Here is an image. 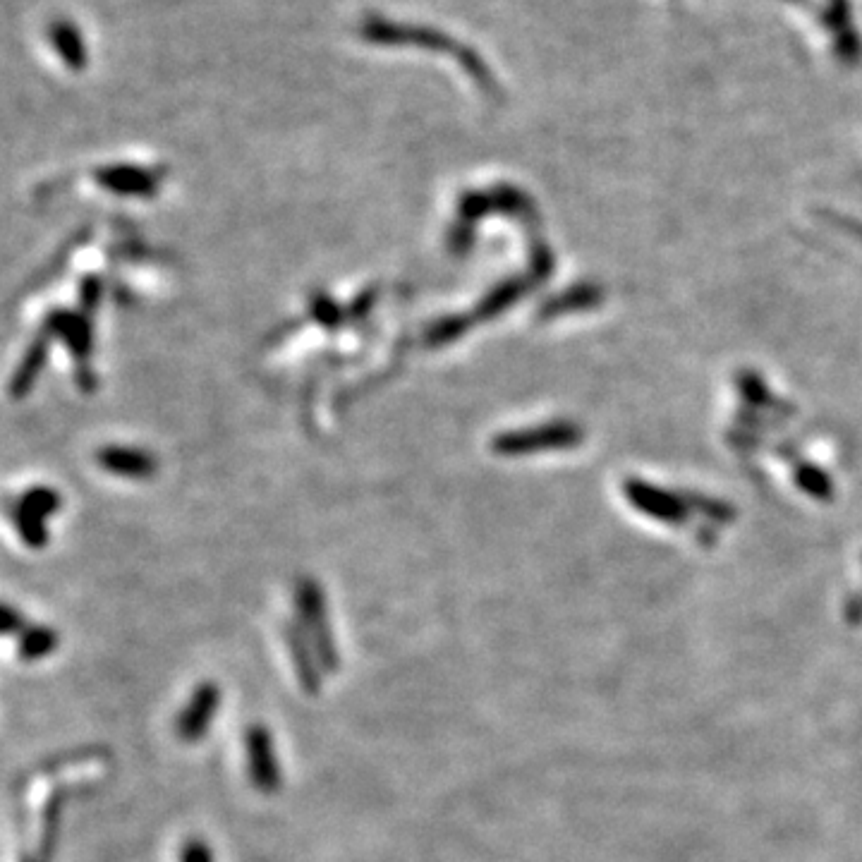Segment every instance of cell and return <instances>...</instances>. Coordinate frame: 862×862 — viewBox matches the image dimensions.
Instances as JSON below:
<instances>
[{"label":"cell","instance_id":"cell-1","mask_svg":"<svg viewBox=\"0 0 862 862\" xmlns=\"http://www.w3.org/2000/svg\"><path fill=\"white\" fill-rule=\"evenodd\" d=\"M106 755L101 752H80L68 755L53 764H44L24 783L22 805L34 827V846L44 862L53 851V839L58 831V812L63 807L65 791L77 783H91L106 772Z\"/></svg>","mask_w":862,"mask_h":862},{"label":"cell","instance_id":"cell-2","mask_svg":"<svg viewBox=\"0 0 862 862\" xmlns=\"http://www.w3.org/2000/svg\"><path fill=\"white\" fill-rule=\"evenodd\" d=\"M362 41L372 46L384 48H422L429 53H451L455 60H460L465 51V44L455 41L451 34L441 32V29L429 27V24L415 22H396L381 15H367L357 27Z\"/></svg>","mask_w":862,"mask_h":862},{"label":"cell","instance_id":"cell-3","mask_svg":"<svg viewBox=\"0 0 862 862\" xmlns=\"http://www.w3.org/2000/svg\"><path fill=\"white\" fill-rule=\"evenodd\" d=\"M58 506V494H53L51 489H34L24 496L15 513L17 530L22 532L24 542L29 546H41L46 542V530L44 525H41V520H44L48 513L56 511Z\"/></svg>","mask_w":862,"mask_h":862},{"label":"cell","instance_id":"cell-4","mask_svg":"<svg viewBox=\"0 0 862 862\" xmlns=\"http://www.w3.org/2000/svg\"><path fill=\"white\" fill-rule=\"evenodd\" d=\"M48 44L53 46V51L58 53V58L63 60L65 68L82 72L89 65V51L84 44V36L77 24L70 20H53L48 24Z\"/></svg>","mask_w":862,"mask_h":862},{"label":"cell","instance_id":"cell-5","mask_svg":"<svg viewBox=\"0 0 862 862\" xmlns=\"http://www.w3.org/2000/svg\"><path fill=\"white\" fill-rule=\"evenodd\" d=\"M96 180L108 190L120 194H154L159 187L161 173L139 166H108L96 171Z\"/></svg>","mask_w":862,"mask_h":862},{"label":"cell","instance_id":"cell-6","mask_svg":"<svg viewBox=\"0 0 862 862\" xmlns=\"http://www.w3.org/2000/svg\"><path fill=\"white\" fill-rule=\"evenodd\" d=\"M273 745L271 736L261 726H254L247 733V752H250L252 762V781L257 783L261 791H273L278 786V767L273 760Z\"/></svg>","mask_w":862,"mask_h":862},{"label":"cell","instance_id":"cell-7","mask_svg":"<svg viewBox=\"0 0 862 862\" xmlns=\"http://www.w3.org/2000/svg\"><path fill=\"white\" fill-rule=\"evenodd\" d=\"M216 707H218V688L216 685H202L180 716L178 726H180L182 738L187 740L202 738L206 733V726H209V721L214 719Z\"/></svg>","mask_w":862,"mask_h":862},{"label":"cell","instance_id":"cell-8","mask_svg":"<svg viewBox=\"0 0 862 862\" xmlns=\"http://www.w3.org/2000/svg\"><path fill=\"white\" fill-rule=\"evenodd\" d=\"M99 463L108 472L125 477H149L156 470L154 460L147 453L135 451V448H103L99 453Z\"/></svg>","mask_w":862,"mask_h":862},{"label":"cell","instance_id":"cell-9","mask_svg":"<svg viewBox=\"0 0 862 862\" xmlns=\"http://www.w3.org/2000/svg\"><path fill=\"white\" fill-rule=\"evenodd\" d=\"M53 645H56V637L51 635V630H29L22 642V657L27 659L44 657Z\"/></svg>","mask_w":862,"mask_h":862},{"label":"cell","instance_id":"cell-10","mask_svg":"<svg viewBox=\"0 0 862 862\" xmlns=\"http://www.w3.org/2000/svg\"><path fill=\"white\" fill-rule=\"evenodd\" d=\"M209 851L199 841H194L190 848L185 851V862H209Z\"/></svg>","mask_w":862,"mask_h":862}]
</instances>
